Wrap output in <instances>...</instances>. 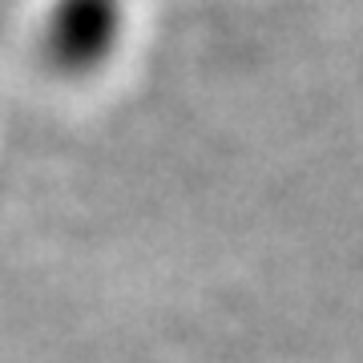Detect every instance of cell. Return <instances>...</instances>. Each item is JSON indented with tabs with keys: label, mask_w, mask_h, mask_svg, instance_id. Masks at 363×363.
Listing matches in <instances>:
<instances>
[{
	"label": "cell",
	"mask_w": 363,
	"mask_h": 363,
	"mask_svg": "<svg viewBox=\"0 0 363 363\" xmlns=\"http://www.w3.org/2000/svg\"><path fill=\"white\" fill-rule=\"evenodd\" d=\"M125 21V0H49L37 33L40 57L57 77H93L117 57Z\"/></svg>",
	"instance_id": "obj_1"
}]
</instances>
